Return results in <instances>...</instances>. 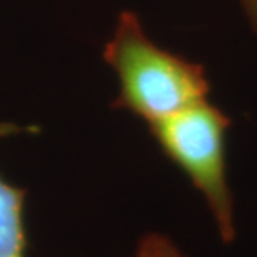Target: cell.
<instances>
[{
	"mask_svg": "<svg viewBox=\"0 0 257 257\" xmlns=\"http://www.w3.org/2000/svg\"><path fill=\"white\" fill-rule=\"evenodd\" d=\"M104 60L119 80L114 105L141 117L147 125L209 100L210 82L204 65L159 47L131 10L117 19L104 47Z\"/></svg>",
	"mask_w": 257,
	"mask_h": 257,
	"instance_id": "6da1fadb",
	"label": "cell"
},
{
	"mask_svg": "<svg viewBox=\"0 0 257 257\" xmlns=\"http://www.w3.org/2000/svg\"><path fill=\"white\" fill-rule=\"evenodd\" d=\"M230 124L225 112L204 100L149 125L161 151L204 197L225 244L235 239L234 197L225 152Z\"/></svg>",
	"mask_w": 257,
	"mask_h": 257,
	"instance_id": "7a4b0ae2",
	"label": "cell"
},
{
	"mask_svg": "<svg viewBox=\"0 0 257 257\" xmlns=\"http://www.w3.org/2000/svg\"><path fill=\"white\" fill-rule=\"evenodd\" d=\"M25 191L0 176V257H27Z\"/></svg>",
	"mask_w": 257,
	"mask_h": 257,
	"instance_id": "3957f363",
	"label": "cell"
},
{
	"mask_svg": "<svg viewBox=\"0 0 257 257\" xmlns=\"http://www.w3.org/2000/svg\"><path fill=\"white\" fill-rule=\"evenodd\" d=\"M136 257H184L176 244L166 235L151 232L141 239Z\"/></svg>",
	"mask_w": 257,
	"mask_h": 257,
	"instance_id": "277c9868",
	"label": "cell"
},
{
	"mask_svg": "<svg viewBox=\"0 0 257 257\" xmlns=\"http://www.w3.org/2000/svg\"><path fill=\"white\" fill-rule=\"evenodd\" d=\"M239 2L242 5V10L250 27L254 29V32H257V0H239Z\"/></svg>",
	"mask_w": 257,
	"mask_h": 257,
	"instance_id": "5b68a950",
	"label": "cell"
}]
</instances>
